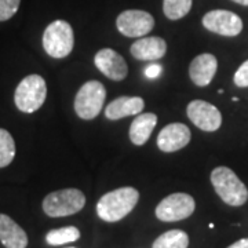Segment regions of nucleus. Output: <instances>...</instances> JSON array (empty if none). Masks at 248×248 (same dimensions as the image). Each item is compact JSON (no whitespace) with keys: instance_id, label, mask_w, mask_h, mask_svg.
<instances>
[{"instance_id":"obj_15","label":"nucleus","mask_w":248,"mask_h":248,"mask_svg":"<svg viewBox=\"0 0 248 248\" xmlns=\"http://www.w3.org/2000/svg\"><path fill=\"white\" fill-rule=\"evenodd\" d=\"M0 241L6 248H27L25 231L9 215L0 214Z\"/></svg>"},{"instance_id":"obj_25","label":"nucleus","mask_w":248,"mask_h":248,"mask_svg":"<svg viewBox=\"0 0 248 248\" xmlns=\"http://www.w3.org/2000/svg\"><path fill=\"white\" fill-rule=\"evenodd\" d=\"M228 248H248V237L247 239H241L239 241H236V243H233Z\"/></svg>"},{"instance_id":"obj_23","label":"nucleus","mask_w":248,"mask_h":248,"mask_svg":"<svg viewBox=\"0 0 248 248\" xmlns=\"http://www.w3.org/2000/svg\"><path fill=\"white\" fill-rule=\"evenodd\" d=\"M234 84L237 87H248V60L243 62L234 73Z\"/></svg>"},{"instance_id":"obj_27","label":"nucleus","mask_w":248,"mask_h":248,"mask_svg":"<svg viewBox=\"0 0 248 248\" xmlns=\"http://www.w3.org/2000/svg\"><path fill=\"white\" fill-rule=\"evenodd\" d=\"M69 248H75V247H69Z\"/></svg>"},{"instance_id":"obj_19","label":"nucleus","mask_w":248,"mask_h":248,"mask_svg":"<svg viewBox=\"0 0 248 248\" xmlns=\"http://www.w3.org/2000/svg\"><path fill=\"white\" fill-rule=\"evenodd\" d=\"M80 239V231L76 226H65L61 229H53L47 233L46 241L50 246H62L66 243H73Z\"/></svg>"},{"instance_id":"obj_21","label":"nucleus","mask_w":248,"mask_h":248,"mask_svg":"<svg viewBox=\"0 0 248 248\" xmlns=\"http://www.w3.org/2000/svg\"><path fill=\"white\" fill-rule=\"evenodd\" d=\"M192 9V0H163V11L172 21L184 18Z\"/></svg>"},{"instance_id":"obj_14","label":"nucleus","mask_w":248,"mask_h":248,"mask_svg":"<svg viewBox=\"0 0 248 248\" xmlns=\"http://www.w3.org/2000/svg\"><path fill=\"white\" fill-rule=\"evenodd\" d=\"M130 53L134 58L142 61L160 60L167 53V43L161 37H142L131 46Z\"/></svg>"},{"instance_id":"obj_7","label":"nucleus","mask_w":248,"mask_h":248,"mask_svg":"<svg viewBox=\"0 0 248 248\" xmlns=\"http://www.w3.org/2000/svg\"><path fill=\"white\" fill-rule=\"evenodd\" d=\"M195 199L187 193H172L156 207V217L163 222H178L195 213Z\"/></svg>"},{"instance_id":"obj_4","label":"nucleus","mask_w":248,"mask_h":248,"mask_svg":"<svg viewBox=\"0 0 248 248\" xmlns=\"http://www.w3.org/2000/svg\"><path fill=\"white\" fill-rule=\"evenodd\" d=\"M47 97L46 80L39 75H29L16 89L14 102L16 107L24 113H33L43 107Z\"/></svg>"},{"instance_id":"obj_22","label":"nucleus","mask_w":248,"mask_h":248,"mask_svg":"<svg viewBox=\"0 0 248 248\" xmlns=\"http://www.w3.org/2000/svg\"><path fill=\"white\" fill-rule=\"evenodd\" d=\"M21 0H0V22L7 21L17 13Z\"/></svg>"},{"instance_id":"obj_11","label":"nucleus","mask_w":248,"mask_h":248,"mask_svg":"<svg viewBox=\"0 0 248 248\" xmlns=\"http://www.w3.org/2000/svg\"><path fill=\"white\" fill-rule=\"evenodd\" d=\"M94 63L107 78L115 81L124 80L128 75L127 62L120 54L112 48H102L95 54Z\"/></svg>"},{"instance_id":"obj_20","label":"nucleus","mask_w":248,"mask_h":248,"mask_svg":"<svg viewBox=\"0 0 248 248\" xmlns=\"http://www.w3.org/2000/svg\"><path fill=\"white\" fill-rule=\"evenodd\" d=\"M16 157V142L13 135L0 128V169L7 167Z\"/></svg>"},{"instance_id":"obj_3","label":"nucleus","mask_w":248,"mask_h":248,"mask_svg":"<svg viewBox=\"0 0 248 248\" xmlns=\"http://www.w3.org/2000/svg\"><path fill=\"white\" fill-rule=\"evenodd\" d=\"M86 205V196L79 189H61L46 196L43 211L51 218L69 217L79 213Z\"/></svg>"},{"instance_id":"obj_13","label":"nucleus","mask_w":248,"mask_h":248,"mask_svg":"<svg viewBox=\"0 0 248 248\" xmlns=\"http://www.w3.org/2000/svg\"><path fill=\"white\" fill-rule=\"evenodd\" d=\"M218 69V61L213 54H200L189 66V76L199 87H205L213 81Z\"/></svg>"},{"instance_id":"obj_1","label":"nucleus","mask_w":248,"mask_h":248,"mask_svg":"<svg viewBox=\"0 0 248 248\" xmlns=\"http://www.w3.org/2000/svg\"><path fill=\"white\" fill-rule=\"evenodd\" d=\"M140 200V192L131 187H119L104 195L97 203L98 217L105 222H117L123 219L134 210Z\"/></svg>"},{"instance_id":"obj_10","label":"nucleus","mask_w":248,"mask_h":248,"mask_svg":"<svg viewBox=\"0 0 248 248\" xmlns=\"http://www.w3.org/2000/svg\"><path fill=\"white\" fill-rule=\"evenodd\" d=\"M186 115L196 127L207 133L217 131L222 124V115L219 109L214 107L213 104L202 99L192 101L187 105Z\"/></svg>"},{"instance_id":"obj_5","label":"nucleus","mask_w":248,"mask_h":248,"mask_svg":"<svg viewBox=\"0 0 248 248\" xmlns=\"http://www.w3.org/2000/svg\"><path fill=\"white\" fill-rule=\"evenodd\" d=\"M75 46V35L71 24L57 19L46 28L43 33V47L53 58H65L72 53Z\"/></svg>"},{"instance_id":"obj_26","label":"nucleus","mask_w":248,"mask_h":248,"mask_svg":"<svg viewBox=\"0 0 248 248\" xmlns=\"http://www.w3.org/2000/svg\"><path fill=\"white\" fill-rule=\"evenodd\" d=\"M232 1L239 3V4H241V6H248V0H232Z\"/></svg>"},{"instance_id":"obj_2","label":"nucleus","mask_w":248,"mask_h":248,"mask_svg":"<svg viewBox=\"0 0 248 248\" xmlns=\"http://www.w3.org/2000/svg\"><path fill=\"white\" fill-rule=\"evenodd\" d=\"M211 184L222 202L232 207H240L248 200L247 186L229 167H217L211 172Z\"/></svg>"},{"instance_id":"obj_9","label":"nucleus","mask_w":248,"mask_h":248,"mask_svg":"<svg viewBox=\"0 0 248 248\" xmlns=\"http://www.w3.org/2000/svg\"><path fill=\"white\" fill-rule=\"evenodd\" d=\"M203 27L217 35L237 36L243 31L241 18L228 10H213L203 17Z\"/></svg>"},{"instance_id":"obj_6","label":"nucleus","mask_w":248,"mask_h":248,"mask_svg":"<svg viewBox=\"0 0 248 248\" xmlns=\"http://www.w3.org/2000/svg\"><path fill=\"white\" fill-rule=\"evenodd\" d=\"M107 98V90L102 83L98 80H90L84 83L75 97V110L83 120L95 119L102 108Z\"/></svg>"},{"instance_id":"obj_16","label":"nucleus","mask_w":248,"mask_h":248,"mask_svg":"<svg viewBox=\"0 0 248 248\" xmlns=\"http://www.w3.org/2000/svg\"><path fill=\"white\" fill-rule=\"evenodd\" d=\"M145 108V101L141 97H119L113 99L105 109V116L109 120H119L127 116L141 113Z\"/></svg>"},{"instance_id":"obj_17","label":"nucleus","mask_w":248,"mask_h":248,"mask_svg":"<svg viewBox=\"0 0 248 248\" xmlns=\"http://www.w3.org/2000/svg\"><path fill=\"white\" fill-rule=\"evenodd\" d=\"M157 124V116L155 113H141L130 125V140L134 145L142 146L149 140L155 127Z\"/></svg>"},{"instance_id":"obj_18","label":"nucleus","mask_w":248,"mask_h":248,"mask_svg":"<svg viewBox=\"0 0 248 248\" xmlns=\"http://www.w3.org/2000/svg\"><path fill=\"white\" fill-rule=\"evenodd\" d=\"M189 246V237L184 231L174 229L160 234L155 240L152 248H187Z\"/></svg>"},{"instance_id":"obj_24","label":"nucleus","mask_w":248,"mask_h":248,"mask_svg":"<svg viewBox=\"0 0 248 248\" xmlns=\"http://www.w3.org/2000/svg\"><path fill=\"white\" fill-rule=\"evenodd\" d=\"M161 71H163L161 65H159V63H152V65L145 68V76L148 79H156V78H159L160 75H161Z\"/></svg>"},{"instance_id":"obj_8","label":"nucleus","mask_w":248,"mask_h":248,"mask_svg":"<svg viewBox=\"0 0 248 248\" xmlns=\"http://www.w3.org/2000/svg\"><path fill=\"white\" fill-rule=\"evenodd\" d=\"M116 27L122 35L127 37H141L151 33L155 27V19L146 11L125 10L119 14Z\"/></svg>"},{"instance_id":"obj_12","label":"nucleus","mask_w":248,"mask_h":248,"mask_svg":"<svg viewBox=\"0 0 248 248\" xmlns=\"http://www.w3.org/2000/svg\"><path fill=\"white\" fill-rule=\"evenodd\" d=\"M190 142V130L182 123H171L166 125L157 135V146L161 152H177Z\"/></svg>"}]
</instances>
